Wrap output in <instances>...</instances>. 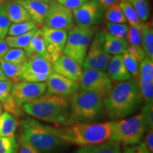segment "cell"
Masks as SVG:
<instances>
[{
  "label": "cell",
  "instance_id": "cell-42",
  "mask_svg": "<svg viewBox=\"0 0 153 153\" xmlns=\"http://www.w3.org/2000/svg\"><path fill=\"white\" fill-rule=\"evenodd\" d=\"M56 1L72 11L81 7L88 0H56Z\"/></svg>",
  "mask_w": 153,
  "mask_h": 153
},
{
  "label": "cell",
  "instance_id": "cell-13",
  "mask_svg": "<svg viewBox=\"0 0 153 153\" xmlns=\"http://www.w3.org/2000/svg\"><path fill=\"white\" fill-rule=\"evenodd\" d=\"M74 21L82 26H95L102 22L104 9L98 0H88L79 8L72 11Z\"/></svg>",
  "mask_w": 153,
  "mask_h": 153
},
{
  "label": "cell",
  "instance_id": "cell-14",
  "mask_svg": "<svg viewBox=\"0 0 153 153\" xmlns=\"http://www.w3.org/2000/svg\"><path fill=\"white\" fill-rule=\"evenodd\" d=\"M41 30L48 58L53 63L63 54L68 37V31L49 28L45 26H42Z\"/></svg>",
  "mask_w": 153,
  "mask_h": 153
},
{
  "label": "cell",
  "instance_id": "cell-36",
  "mask_svg": "<svg viewBox=\"0 0 153 153\" xmlns=\"http://www.w3.org/2000/svg\"><path fill=\"white\" fill-rule=\"evenodd\" d=\"M126 37V41L129 45L141 47V25L128 26V30Z\"/></svg>",
  "mask_w": 153,
  "mask_h": 153
},
{
  "label": "cell",
  "instance_id": "cell-48",
  "mask_svg": "<svg viewBox=\"0 0 153 153\" xmlns=\"http://www.w3.org/2000/svg\"><path fill=\"white\" fill-rule=\"evenodd\" d=\"M5 80H9L8 78L5 76L4 72L1 70V67H0V81H5Z\"/></svg>",
  "mask_w": 153,
  "mask_h": 153
},
{
  "label": "cell",
  "instance_id": "cell-12",
  "mask_svg": "<svg viewBox=\"0 0 153 153\" xmlns=\"http://www.w3.org/2000/svg\"><path fill=\"white\" fill-rule=\"evenodd\" d=\"M46 92L45 82L19 81L13 83L11 94L19 107L39 98Z\"/></svg>",
  "mask_w": 153,
  "mask_h": 153
},
{
  "label": "cell",
  "instance_id": "cell-15",
  "mask_svg": "<svg viewBox=\"0 0 153 153\" xmlns=\"http://www.w3.org/2000/svg\"><path fill=\"white\" fill-rule=\"evenodd\" d=\"M47 94L62 97L72 96L79 89V84L53 72L46 80Z\"/></svg>",
  "mask_w": 153,
  "mask_h": 153
},
{
  "label": "cell",
  "instance_id": "cell-39",
  "mask_svg": "<svg viewBox=\"0 0 153 153\" xmlns=\"http://www.w3.org/2000/svg\"><path fill=\"white\" fill-rule=\"evenodd\" d=\"M11 22L6 12L4 3H0V38H5Z\"/></svg>",
  "mask_w": 153,
  "mask_h": 153
},
{
  "label": "cell",
  "instance_id": "cell-20",
  "mask_svg": "<svg viewBox=\"0 0 153 153\" xmlns=\"http://www.w3.org/2000/svg\"><path fill=\"white\" fill-rule=\"evenodd\" d=\"M128 46L125 38H118L104 30V51L109 55L123 54Z\"/></svg>",
  "mask_w": 153,
  "mask_h": 153
},
{
  "label": "cell",
  "instance_id": "cell-24",
  "mask_svg": "<svg viewBox=\"0 0 153 153\" xmlns=\"http://www.w3.org/2000/svg\"><path fill=\"white\" fill-rule=\"evenodd\" d=\"M141 48L145 57L153 60V29L150 23L141 24Z\"/></svg>",
  "mask_w": 153,
  "mask_h": 153
},
{
  "label": "cell",
  "instance_id": "cell-52",
  "mask_svg": "<svg viewBox=\"0 0 153 153\" xmlns=\"http://www.w3.org/2000/svg\"><path fill=\"white\" fill-rule=\"evenodd\" d=\"M4 2V0H0V3H2Z\"/></svg>",
  "mask_w": 153,
  "mask_h": 153
},
{
  "label": "cell",
  "instance_id": "cell-41",
  "mask_svg": "<svg viewBox=\"0 0 153 153\" xmlns=\"http://www.w3.org/2000/svg\"><path fill=\"white\" fill-rule=\"evenodd\" d=\"M16 153H40L33 147L19 137Z\"/></svg>",
  "mask_w": 153,
  "mask_h": 153
},
{
  "label": "cell",
  "instance_id": "cell-45",
  "mask_svg": "<svg viewBox=\"0 0 153 153\" xmlns=\"http://www.w3.org/2000/svg\"><path fill=\"white\" fill-rule=\"evenodd\" d=\"M143 145L147 150L150 153L153 152V131L152 129H150L148 131V133L146 134L142 143Z\"/></svg>",
  "mask_w": 153,
  "mask_h": 153
},
{
  "label": "cell",
  "instance_id": "cell-5",
  "mask_svg": "<svg viewBox=\"0 0 153 153\" xmlns=\"http://www.w3.org/2000/svg\"><path fill=\"white\" fill-rule=\"evenodd\" d=\"M70 103V123L93 122L105 113L104 99L97 94L81 89L74 93Z\"/></svg>",
  "mask_w": 153,
  "mask_h": 153
},
{
  "label": "cell",
  "instance_id": "cell-18",
  "mask_svg": "<svg viewBox=\"0 0 153 153\" xmlns=\"http://www.w3.org/2000/svg\"><path fill=\"white\" fill-rule=\"evenodd\" d=\"M26 9L31 21L36 25L43 26L46 16L49 4L36 0H16Z\"/></svg>",
  "mask_w": 153,
  "mask_h": 153
},
{
  "label": "cell",
  "instance_id": "cell-21",
  "mask_svg": "<svg viewBox=\"0 0 153 153\" xmlns=\"http://www.w3.org/2000/svg\"><path fill=\"white\" fill-rule=\"evenodd\" d=\"M6 12L11 23H19L31 20L24 7L16 0L4 3Z\"/></svg>",
  "mask_w": 153,
  "mask_h": 153
},
{
  "label": "cell",
  "instance_id": "cell-26",
  "mask_svg": "<svg viewBox=\"0 0 153 153\" xmlns=\"http://www.w3.org/2000/svg\"><path fill=\"white\" fill-rule=\"evenodd\" d=\"M0 67H1L5 76L13 83L21 81L23 63L16 64V63H11L4 60H0Z\"/></svg>",
  "mask_w": 153,
  "mask_h": 153
},
{
  "label": "cell",
  "instance_id": "cell-47",
  "mask_svg": "<svg viewBox=\"0 0 153 153\" xmlns=\"http://www.w3.org/2000/svg\"><path fill=\"white\" fill-rule=\"evenodd\" d=\"M98 1L105 10L110 6L119 3L120 0H98Z\"/></svg>",
  "mask_w": 153,
  "mask_h": 153
},
{
  "label": "cell",
  "instance_id": "cell-1",
  "mask_svg": "<svg viewBox=\"0 0 153 153\" xmlns=\"http://www.w3.org/2000/svg\"><path fill=\"white\" fill-rule=\"evenodd\" d=\"M141 101L136 80L130 79L118 82L104 98L105 112L110 119H122L136 111Z\"/></svg>",
  "mask_w": 153,
  "mask_h": 153
},
{
  "label": "cell",
  "instance_id": "cell-30",
  "mask_svg": "<svg viewBox=\"0 0 153 153\" xmlns=\"http://www.w3.org/2000/svg\"><path fill=\"white\" fill-rule=\"evenodd\" d=\"M36 27H37V25L31 20L27 21V22L14 23L9 26L7 35L10 36L22 35V34L30 31Z\"/></svg>",
  "mask_w": 153,
  "mask_h": 153
},
{
  "label": "cell",
  "instance_id": "cell-37",
  "mask_svg": "<svg viewBox=\"0 0 153 153\" xmlns=\"http://www.w3.org/2000/svg\"><path fill=\"white\" fill-rule=\"evenodd\" d=\"M18 140L14 136H0V153H16Z\"/></svg>",
  "mask_w": 153,
  "mask_h": 153
},
{
  "label": "cell",
  "instance_id": "cell-6",
  "mask_svg": "<svg viewBox=\"0 0 153 153\" xmlns=\"http://www.w3.org/2000/svg\"><path fill=\"white\" fill-rule=\"evenodd\" d=\"M148 131L142 114H137L128 118L111 121L109 140L119 145H134L139 144Z\"/></svg>",
  "mask_w": 153,
  "mask_h": 153
},
{
  "label": "cell",
  "instance_id": "cell-40",
  "mask_svg": "<svg viewBox=\"0 0 153 153\" xmlns=\"http://www.w3.org/2000/svg\"><path fill=\"white\" fill-rule=\"evenodd\" d=\"M143 120H144L147 130L152 129L153 128V104H146L143 106L142 112Z\"/></svg>",
  "mask_w": 153,
  "mask_h": 153
},
{
  "label": "cell",
  "instance_id": "cell-4",
  "mask_svg": "<svg viewBox=\"0 0 153 153\" xmlns=\"http://www.w3.org/2000/svg\"><path fill=\"white\" fill-rule=\"evenodd\" d=\"M19 124L20 138L40 153H54L65 143L57 136L54 127L43 125L35 118H24Z\"/></svg>",
  "mask_w": 153,
  "mask_h": 153
},
{
  "label": "cell",
  "instance_id": "cell-27",
  "mask_svg": "<svg viewBox=\"0 0 153 153\" xmlns=\"http://www.w3.org/2000/svg\"><path fill=\"white\" fill-rule=\"evenodd\" d=\"M38 27H36L28 33L22 34V35L10 36H7L5 37V41L7 42V45L11 48H22L24 49L28 45V43L31 39L32 36L35 33V32L38 30Z\"/></svg>",
  "mask_w": 153,
  "mask_h": 153
},
{
  "label": "cell",
  "instance_id": "cell-50",
  "mask_svg": "<svg viewBox=\"0 0 153 153\" xmlns=\"http://www.w3.org/2000/svg\"><path fill=\"white\" fill-rule=\"evenodd\" d=\"M36 1H44V2H46V3H50L51 2L52 0H36Z\"/></svg>",
  "mask_w": 153,
  "mask_h": 153
},
{
  "label": "cell",
  "instance_id": "cell-38",
  "mask_svg": "<svg viewBox=\"0 0 153 153\" xmlns=\"http://www.w3.org/2000/svg\"><path fill=\"white\" fill-rule=\"evenodd\" d=\"M106 31L111 35L118 38H126L128 30V26L126 24H117L107 22Z\"/></svg>",
  "mask_w": 153,
  "mask_h": 153
},
{
  "label": "cell",
  "instance_id": "cell-9",
  "mask_svg": "<svg viewBox=\"0 0 153 153\" xmlns=\"http://www.w3.org/2000/svg\"><path fill=\"white\" fill-rule=\"evenodd\" d=\"M104 30H97L82 63V67L84 69H93L101 71L106 70L111 55L104 51Z\"/></svg>",
  "mask_w": 153,
  "mask_h": 153
},
{
  "label": "cell",
  "instance_id": "cell-51",
  "mask_svg": "<svg viewBox=\"0 0 153 153\" xmlns=\"http://www.w3.org/2000/svg\"><path fill=\"white\" fill-rule=\"evenodd\" d=\"M121 1H129L130 0H121Z\"/></svg>",
  "mask_w": 153,
  "mask_h": 153
},
{
  "label": "cell",
  "instance_id": "cell-43",
  "mask_svg": "<svg viewBox=\"0 0 153 153\" xmlns=\"http://www.w3.org/2000/svg\"><path fill=\"white\" fill-rule=\"evenodd\" d=\"M126 51L133 57H135V58L140 62L141 60L145 57V53L143 52L142 48L141 47H135L128 45Z\"/></svg>",
  "mask_w": 153,
  "mask_h": 153
},
{
  "label": "cell",
  "instance_id": "cell-8",
  "mask_svg": "<svg viewBox=\"0 0 153 153\" xmlns=\"http://www.w3.org/2000/svg\"><path fill=\"white\" fill-rule=\"evenodd\" d=\"M53 72V63L48 58L33 54L23 63L21 81L45 82Z\"/></svg>",
  "mask_w": 153,
  "mask_h": 153
},
{
  "label": "cell",
  "instance_id": "cell-46",
  "mask_svg": "<svg viewBox=\"0 0 153 153\" xmlns=\"http://www.w3.org/2000/svg\"><path fill=\"white\" fill-rule=\"evenodd\" d=\"M9 49V45L5 41L4 38H0V60H2L6 53Z\"/></svg>",
  "mask_w": 153,
  "mask_h": 153
},
{
  "label": "cell",
  "instance_id": "cell-19",
  "mask_svg": "<svg viewBox=\"0 0 153 153\" xmlns=\"http://www.w3.org/2000/svg\"><path fill=\"white\" fill-rule=\"evenodd\" d=\"M107 74L113 82H120L131 79V75L124 64L122 54L111 57L106 68Z\"/></svg>",
  "mask_w": 153,
  "mask_h": 153
},
{
  "label": "cell",
  "instance_id": "cell-3",
  "mask_svg": "<svg viewBox=\"0 0 153 153\" xmlns=\"http://www.w3.org/2000/svg\"><path fill=\"white\" fill-rule=\"evenodd\" d=\"M111 121L103 123L81 122L55 128L57 135L65 143L87 146L101 144L110 138Z\"/></svg>",
  "mask_w": 153,
  "mask_h": 153
},
{
  "label": "cell",
  "instance_id": "cell-23",
  "mask_svg": "<svg viewBox=\"0 0 153 153\" xmlns=\"http://www.w3.org/2000/svg\"><path fill=\"white\" fill-rule=\"evenodd\" d=\"M75 153H121L120 145L108 141L101 144L81 146Z\"/></svg>",
  "mask_w": 153,
  "mask_h": 153
},
{
  "label": "cell",
  "instance_id": "cell-17",
  "mask_svg": "<svg viewBox=\"0 0 153 153\" xmlns=\"http://www.w3.org/2000/svg\"><path fill=\"white\" fill-rule=\"evenodd\" d=\"M13 82L10 80L0 81V102L4 109L16 118L24 116V111L15 103L11 91Z\"/></svg>",
  "mask_w": 153,
  "mask_h": 153
},
{
  "label": "cell",
  "instance_id": "cell-33",
  "mask_svg": "<svg viewBox=\"0 0 153 153\" xmlns=\"http://www.w3.org/2000/svg\"><path fill=\"white\" fill-rule=\"evenodd\" d=\"M140 94L147 104H151L153 101V81L147 82L138 78L137 80Z\"/></svg>",
  "mask_w": 153,
  "mask_h": 153
},
{
  "label": "cell",
  "instance_id": "cell-32",
  "mask_svg": "<svg viewBox=\"0 0 153 153\" xmlns=\"http://www.w3.org/2000/svg\"><path fill=\"white\" fill-rule=\"evenodd\" d=\"M129 2L133 5L140 22H147L150 17V7L148 0H130Z\"/></svg>",
  "mask_w": 153,
  "mask_h": 153
},
{
  "label": "cell",
  "instance_id": "cell-34",
  "mask_svg": "<svg viewBox=\"0 0 153 153\" xmlns=\"http://www.w3.org/2000/svg\"><path fill=\"white\" fill-rule=\"evenodd\" d=\"M28 57L24 49L22 48H11L6 53L2 60L11 63H24L27 60Z\"/></svg>",
  "mask_w": 153,
  "mask_h": 153
},
{
  "label": "cell",
  "instance_id": "cell-10",
  "mask_svg": "<svg viewBox=\"0 0 153 153\" xmlns=\"http://www.w3.org/2000/svg\"><path fill=\"white\" fill-rule=\"evenodd\" d=\"M79 87L83 90L91 91L104 98L114 86V82L104 71L85 69L79 80Z\"/></svg>",
  "mask_w": 153,
  "mask_h": 153
},
{
  "label": "cell",
  "instance_id": "cell-44",
  "mask_svg": "<svg viewBox=\"0 0 153 153\" xmlns=\"http://www.w3.org/2000/svg\"><path fill=\"white\" fill-rule=\"evenodd\" d=\"M121 153H150L145 149L144 145L142 143H140L139 144L129 145L124 149Z\"/></svg>",
  "mask_w": 153,
  "mask_h": 153
},
{
  "label": "cell",
  "instance_id": "cell-35",
  "mask_svg": "<svg viewBox=\"0 0 153 153\" xmlns=\"http://www.w3.org/2000/svg\"><path fill=\"white\" fill-rule=\"evenodd\" d=\"M123 59L124 64L131 74V76H133L134 79L137 80L139 78V65L140 62H138L135 57L129 54L127 51L123 53Z\"/></svg>",
  "mask_w": 153,
  "mask_h": 153
},
{
  "label": "cell",
  "instance_id": "cell-16",
  "mask_svg": "<svg viewBox=\"0 0 153 153\" xmlns=\"http://www.w3.org/2000/svg\"><path fill=\"white\" fill-rule=\"evenodd\" d=\"M53 70L56 73L74 81L79 82L82 69L72 57L68 55H61L53 62Z\"/></svg>",
  "mask_w": 153,
  "mask_h": 153
},
{
  "label": "cell",
  "instance_id": "cell-29",
  "mask_svg": "<svg viewBox=\"0 0 153 153\" xmlns=\"http://www.w3.org/2000/svg\"><path fill=\"white\" fill-rule=\"evenodd\" d=\"M120 9L123 11L124 16L126 17V21L128 22L130 26H140L141 23L138 15L133 8V5L129 1H120L118 3Z\"/></svg>",
  "mask_w": 153,
  "mask_h": 153
},
{
  "label": "cell",
  "instance_id": "cell-28",
  "mask_svg": "<svg viewBox=\"0 0 153 153\" xmlns=\"http://www.w3.org/2000/svg\"><path fill=\"white\" fill-rule=\"evenodd\" d=\"M104 17L108 22L117 24H126L127 22L123 11L118 4L110 6L105 9Z\"/></svg>",
  "mask_w": 153,
  "mask_h": 153
},
{
  "label": "cell",
  "instance_id": "cell-11",
  "mask_svg": "<svg viewBox=\"0 0 153 153\" xmlns=\"http://www.w3.org/2000/svg\"><path fill=\"white\" fill-rule=\"evenodd\" d=\"M43 26L68 31L74 26L72 11L56 0H52L49 3Z\"/></svg>",
  "mask_w": 153,
  "mask_h": 153
},
{
  "label": "cell",
  "instance_id": "cell-2",
  "mask_svg": "<svg viewBox=\"0 0 153 153\" xmlns=\"http://www.w3.org/2000/svg\"><path fill=\"white\" fill-rule=\"evenodd\" d=\"M21 109L36 119L59 126L70 123V103L67 98L55 95H43L35 100L25 103Z\"/></svg>",
  "mask_w": 153,
  "mask_h": 153
},
{
  "label": "cell",
  "instance_id": "cell-7",
  "mask_svg": "<svg viewBox=\"0 0 153 153\" xmlns=\"http://www.w3.org/2000/svg\"><path fill=\"white\" fill-rule=\"evenodd\" d=\"M97 30L95 26H74L68 31L63 54L72 57L82 66L91 39Z\"/></svg>",
  "mask_w": 153,
  "mask_h": 153
},
{
  "label": "cell",
  "instance_id": "cell-49",
  "mask_svg": "<svg viewBox=\"0 0 153 153\" xmlns=\"http://www.w3.org/2000/svg\"><path fill=\"white\" fill-rule=\"evenodd\" d=\"M3 109H4V108H3L2 104H1V103L0 102V115H1V113H2V111H3Z\"/></svg>",
  "mask_w": 153,
  "mask_h": 153
},
{
  "label": "cell",
  "instance_id": "cell-31",
  "mask_svg": "<svg viewBox=\"0 0 153 153\" xmlns=\"http://www.w3.org/2000/svg\"><path fill=\"white\" fill-rule=\"evenodd\" d=\"M139 78L147 82L153 81V60L145 57L140 62Z\"/></svg>",
  "mask_w": 153,
  "mask_h": 153
},
{
  "label": "cell",
  "instance_id": "cell-25",
  "mask_svg": "<svg viewBox=\"0 0 153 153\" xmlns=\"http://www.w3.org/2000/svg\"><path fill=\"white\" fill-rule=\"evenodd\" d=\"M18 126L16 117L5 111L0 115V136L13 137Z\"/></svg>",
  "mask_w": 153,
  "mask_h": 153
},
{
  "label": "cell",
  "instance_id": "cell-22",
  "mask_svg": "<svg viewBox=\"0 0 153 153\" xmlns=\"http://www.w3.org/2000/svg\"><path fill=\"white\" fill-rule=\"evenodd\" d=\"M24 50L28 57L33 54H39L48 58V55L43 32L41 29L38 28V30L32 36L28 45Z\"/></svg>",
  "mask_w": 153,
  "mask_h": 153
}]
</instances>
